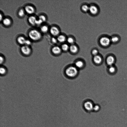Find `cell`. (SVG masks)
<instances>
[{
	"instance_id": "obj_1",
	"label": "cell",
	"mask_w": 127,
	"mask_h": 127,
	"mask_svg": "<svg viewBox=\"0 0 127 127\" xmlns=\"http://www.w3.org/2000/svg\"><path fill=\"white\" fill-rule=\"evenodd\" d=\"M28 35L30 39L34 41L39 40L42 37L40 32L36 29H32L30 30L28 33Z\"/></svg>"
},
{
	"instance_id": "obj_2",
	"label": "cell",
	"mask_w": 127,
	"mask_h": 127,
	"mask_svg": "<svg viewBox=\"0 0 127 127\" xmlns=\"http://www.w3.org/2000/svg\"><path fill=\"white\" fill-rule=\"evenodd\" d=\"M66 74L69 77H73L77 74L78 71L77 68L74 67H70L67 68L66 71Z\"/></svg>"
},
{
	"instance_id": "obj_3",
	"label": "cell",
	"mask_w": 127,
	"mask_h": 127,
	"mask_svg": "<svg viewBox=\"0 0 127 127\" xmlns=\"http://www.w3.org/2000/svg\"><path fill=\"white\" fill-rule=\"evenodd\" d=\"M100 42L103 46L107 47L109 46L111 43L110 38L104 37L100 40Z\"/></svg>"
},
{
	"instance_id": "obj_4",
	"label": "cell",
	"mask_w": 127,
	"mask_h": 127,
	"mask_svg": "<svg viewBox=\"0 0 127 127\" xmlns=\"http://www.w3.org/2000/svg\"><path fill=\"white\" fill-rule=\"evenodd\" d=\"M21 50L22 53L25 56L29 55L31 52V50L30 47L25 45L21 47Z\"/></svg>"
},
{
	"instance_id": "obj_5",
	"label": "cell",
	"mask_w": 127,
	"mask_h": 127,
	"mask_svg": "<svg viewBox=\"0 0 127 127\" xmlns=\"http://www.w3.org/2000/svg\"><path fill=\"white\" fill-rule=\"evenodd\" d=\"M24 10L25 12L29 14H32L35 12V10L34 7L30 5H28L25 6Z\"/></svg>"
},
{
	"instance_id": "obj_6",
	"label": "cell",
	"mask_w": 127,
	"mask_h": 127,
	"mask_svg": "<svg viewBox=\"0 0 127 127\" xmlns=\"http://www.w3.org/2000/svg\"><path fill=\"white\" fill-rule=\"evenodd\" d=\"M111 43L113 44H116L119 42L120 40V36L117 35H112L110 37Z\"/></svg>"
},
{
	"instance_id": "obj_7",
	"label": "cell",
	"mask_w": 127,
	"mask_h": 127,
	"mask_svg": "<svg viewBox=\"0 0 127 127\" xmlns=\"http://www.w3.org/2000/svg\"><path fill=\"white\" fill-rule=\"evenodd\" d=\"M106 62L108 65L110 66H113L115 62V58L113 56H109L107 58Z\"/></svg>"
},
{
	"instance_id": "obj_8",
	"label": "cell",
	"mask_w": 127,
	"mask_h": 127,
	"mask_svg": "<svg viewBox=\"0 0 127 127\" xmlns=\"http://www.w3.org/2000/svg\"><path fill=\"white\" fill-rule=\"evenodd\" d=\"M84 106L85 109L88 111H90L93 110L94 106L91 102H86L85 103Z\"/></svg>"
},
{
	"instance_id": "obj_9",
	"label": "cell",
	"mask_w": 127,
	"mask_h": 127,
	"mask_svg": "<svg viewBox=\"0 0 127 127\" xmlns=\"http://www.w3.org/2000/svg\"><path fill=\"white\" fill-rule=\"evenodd\" d=\"M50 32L51 34L54 36L58 35L59 33V31L56 27L53 26L51 28L50 30Z\"/></svg>"
},
{
	"instance_id": "obj_10",
	"label": "cell",
	"mask_w": 127,
	"mask_h": 127,
	"mask_svg": "<svg viewBox=\"0 0 127 127\" xmlns=\"http://www.w3.org/2000/svg\"><path fill=\"white\" fill-rule=\"evenodd\" d=\"M37 20L34 16H30L28 18V21L29 23L31 25L34 26L36 25Z\"/></svg>"
},
{
	"instance_id": "obj_11",
	"label": "cell",
	"mask_w": 127,
	"mask_h": 127,
	"mask_svg": "<svg viewBox=\"0 0 127 127\" xmlns=\"http://www.w3.org/2000/svg\"><path fill=\"white\" fill-rule=\"evenodd\" d=\"M2 21L3 24L5 26H9L11 24V20L9 18H4Z\"/></svg>"
},
{
	"instance_id": "obj_12",
	"label": "cell",
	"mask_w": 127,
	"mask_h": 127,
	"mask_svg": "<svg viewBox=\"0 0 127 127\" xmlns=\"http://www.w3.org/2000/svg\"><path fill=\"white\" fill-rule=\"evenodd\" d=\"M26 40L24 37L22 36H20L17 39V41L18 43L22 45L25 44Z\"/></svg>"
},
{
	"instance_id": "obj_13",
	"label": "cell",
	"mask_w": 127,
	"mask_h": 127,
	"mask_svg": "<svg viewBox=\"0 0 127 127\" xmlns=\"http://www.w3.org/2000/svg\"><path fill=\"white\" fill-rule=\"evenodd\" d=\"M89 11L90 12L93 14H95L98 12L97 7L94 6H92L89 7Z\"/></svg>"
},
{
	"instance_id": "obj_14",
	"label": "cell",
	"mask_w": 127,
	"mask_h": 127,
	"mask_svg": "<svg viewBox=\"0 0 127 127\" xmlns=\"http://www.w3.org/2000/svg\"><path fill=\"white\" fill-rule=\"evenodd\" d=\"M52 53L54 54H59L61 52V49L59 47L55 46L53 47L52 49Z\"/></svg>"
},
{
	"instance_id": "obj_15",
	"label": "cell",
	"mask_w": 127,
	"mask_h": 127,
	"mask_svg": "<svg viewBox=\"0 0 127 127\" xmlns=\"http://www.w3.org/2000/svg\"><path fill=\"white\" fill-rule=\"evenodd\" d=\"M102 59L99 56L97 55L95 56L94 58V62L97 64H99L102 61Z\"/></svg>"
},
{
	"instance_id": "obj_16",
	"label": "cell",
	"mask_w": 127,
	"mask_h": 127,
	"mask_svg": "<svg viewBox=\"0 0 127 127\" xmlns=\"http://www.w3.org/2000/svg\"><path fill=\"white\" fill-rule=\"evenodd\" d=\"M40 29L42 32L45 33L48 32L49 30V28L47 26L44 25L41 27Z\"/></svg>"
},
{
	"instance_id": "obj_17",
	"label": "cell",
	"mask_w": 127,
	"mask_h": 127,
	"mask_svg": "<svg viewBox=\"0 0 127 127\" xmlns=\"http://www.w3.org/2000/svg\"><path fill=\"white\" fill-rule=\"evenodd\" d=\"M71 51L73 53H76L78 51V49L77 47L74 45H72L70 47Z\"/></svg>"
},
{
	"instance_id": "obj_18",
	"label": "cell",
	"mask_w": 127,
	"mask_h": 127,
	"mask_svg": "<svg viewBox=\"0 0 127 127\" xmlns=\"http://www.w3.org/2000/svg\"><path fill=\"white\" fill-rule=\"evenodd\" d=\"M66 38L64 35H60L58 36L57 40L60 42H64L65 41Z\"/></svg>"
},
{
	"instance_id": "obj_19",
	"label": "cell",
	"mask_w": 127,
	"mask_h": 127,
	"mask_svg": "<svg viewBox=\"0 0 127 127\" xmlns=\"http://www.w3.org/2000/svg\"><path fill=\"white\" fill-rule=\"evenodd\" d=\"M75 65L77 68H80L83 66L84 63L82 61H78L76 63Z\"/></svg>"
},
{
	"instance_id": "obj_20",
	"label": "cell",
	"mask_w": 127,
	"mask_h": 127,
	"mask_svg": "<svg viewBox=\"0 0 127 127\" xmlns=\"http://www.w3.org/2000/svg\"><path fill=\"white\" fill-rule=\"evenodd\" d=\"M25 11L23 9L21 8L19 11L18 12V14L21 17H23L25 14Z\"/></svg>"
},
{
	"instance_id": "obj_21",
	"label": "cell",
	"mask_w": 127,
	"mask_h": 127,
	"mask_svg": "<svg viewBox=\"0 0 127 127\" xmlns=\"http://www.w3.org/2000/svg\"><path fill=\"white\" fill-rule=\"evenodd\" d=\"M7 70L6 69L3 67H1L0 69V73L2 75H4L6 73Z\"/></svg>"
},
{
	"instance_id": "obj_22",
	"label": "cell",
	"mask_w": 127,
	"mask_h": 127,
	"mask_svg": "<svg viewBox=\"0 0 127 127\" xmlns=\"http://www.w3.org/2000/svg\"><path fill=\"white\" fill-rule=\"evenodd\" d=\"M109 71L111 73L113 74L116 71L115 68L113 66H110Z\"/></svg>"
},
{
	"instance_id": "obj_23",
	"label": "cell",
	"mask_w": 127,
	"mask_h": 127,
	"mask_svg": "<svg viewBox=\"0 0 127 127\" xmlns=\"http://www.w3.org/2000/svg\"><path fill=\"white\" fill-rule=\"evenodd\" d=\"M39 19L41 20L43 22L46 21V17L43 15H41L39 16Z\"/></svg>"
},
{
	"instance_id": "obj_24",
	"label": "cell",
	"mask_w": 127,
	"mask_h": 127,
	"mask_svg": "<svg viewBox=\"0 0 127 127\" xmlns=\"http://www.w3.org/2000/svg\"><path fill=\"white\" fill-rule=\"evenodd\" d=\"M62 48L63 50L65 51H66L68 49L69 47L68 45L67 44H65L62 45Z\"/></svg>"
},
{
	"instance_id": "obj_25",
	"label": "cell",
	"mask_w": 127,
	"mask_h": 127,
	"mask_svg": "<svg viewBox=\"0 0 127 127\" xmlns=\"http://www.w3.org/2000/svg\"><path fill=\"white\" fill-rule=\"evenodd\" d=\"M89 7L86 5H84L82 7V9L85 12H87L89 10Z\"/></svg>"
},
{
	"instance_id": "obj_26",
	"label": "cell",
	"mask_w": 127,
	"mask_h": 127,
	"mask_svg": "<svg viewBox=\"0 0 127 127\" xmlns=\"http://www.w3.org/2000/svg\"><path fill=\"white\" fill-rule=\"evenodd\" d=\"M32 42L31 41L29 40L26 39L25 43V45L26 46H29L31 44Z\"/></svg>"
},
{
	"instance_id": "obj_27",
	"label": "cell",
	"mask_w": 127,
	"mask_h": 127,
	"mask_svg": "<svg viewBox=\"0 0 127 127\" xmlns=\"http://www.w3.org/2000/svg\"><path fill=\"white\" fill-rule=\"evenodd\" d=\"M100 108V107L98 105H96L94 106L93 110L95 111H98Z\"/></svg>"
},
{
	"instance_id": "obj_28",
	"label": "cell",
	"mask_w": 127,
	"mask_h": 127,
	"mask_svg": "<svg viewBox=\"0 0 127 127\" xmlns=\"http://www.w3.org/2000/svg\"><path fill=\"white\" fill-rule=\"evenodd\" d=\"M43 22L42 21L39 19L37 20L36 22V25H41Z\"/></svg>"
},
{
	"instance_id": "obj_29",
	"label": "cell",
	"mask_w": 127,
	"mask_h": 127,
	"mask_svg": "<svg viewBox=\"0 0 127 127\" xmlns=\"http://www.w3.org/2000/svg\"><path fill=\"white\" fill-rule=\"evenodd\" d=\"M68 42L70 44L73 43L74 42V40L73 39L71 38H69L67 39Z\"/></svg>"
},
{
	"instance_id": "obj_30",
	"label": "cell",
	"mask_w": 127,
	"mask_h": 127,
	"mask_svg": "<svg viewBox=\"0 0 127 127\" xmlns=\"http://www.w3.org/2000/svg\"><path fill=\"white\" fill-rule=\"evenodd\" d=\"M98 53V51L96 49H94L92 51V53L94 56H97V54Z\"/></svg>"
},
{
	"instance_id": "obj_31",
	"label": "cell",
	"mask_w": 127,
	"mask_h": 127,
	"mask_svg": "<svg viewBox=\"0 0 127 127\" xmlns=\"http://www.w3.org/2000/svg\"><path fill=\"white\" fill-rule=\"evenodd\" d=\"M52 42L54 43H56L57 42V40L55 38H52L51 39Z\"/></svg>"
},
{
	"instance_id": "obj_32",
	"label": "cell",
	"mask_w": 127,
	"mask_h": 127,
	"mask_svg": "<svg viewBox=\"0 0 127 127\" xmlns=\"http://www.w3.org/2000/svg\"><path fill=\"white\" fill-rule=\"evenodd\" d=\"M0 63L1 64H2L4 62V58L3 56H1L0 57Z\"/></svg>"
},
{
	"instance_id": "obj_33",
	"label": "cell",
	"mask_w": 127,
	"mask_h": 127,
	"mask_svg": "<svg viewBox=\"0 0 127 127\" xmlns=\"http://www.w3.org/2000/svg\"><path fill=\"white\" fill-rule=\"evenodd\" d=\"M0 21H2L3 19V16L1 14H0Z\"/></svg>"
}]
</instances>
